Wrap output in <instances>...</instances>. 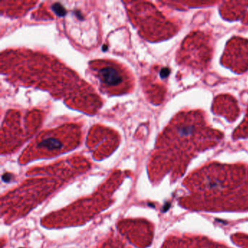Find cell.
Segmentation results:
<instances>
[{"label":"cell","mask_w":248,"mask_h":248,"mask_svg":"<svg viewBox=\"0 0 248 248\" xmlns=\"http://www.w3.org/2000/svg\"><path fill=\"white\" fill-rule=\"evenodd\" d=\"M100 79L102 82L106 85L107 87H111V88H114V87L118 86V85L123 81L121 73L115 69L114 67L106 66L103 68L100 72Z\"/></svg>","instance_id":"1"}]
</instances>
